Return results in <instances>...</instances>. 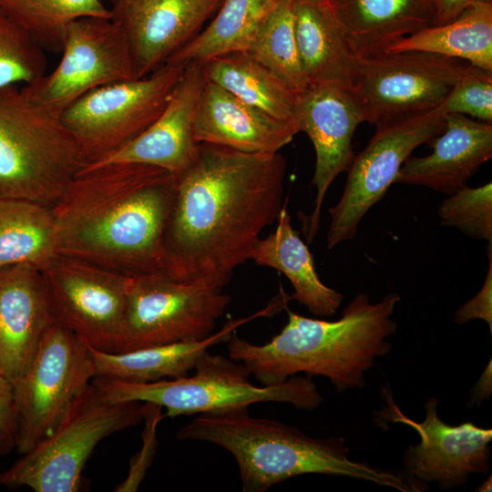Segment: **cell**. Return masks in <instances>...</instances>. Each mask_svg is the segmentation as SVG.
Returning a JSON list of instances; mask_svg holds the SVG:
<instances>
[{
    "instance_id": "1",
    "label": "cell",
    "mask_w": 492,
    "mask_h": 492,
    "mask_svg": "<svg viewBox=\"0 0 492 492\" xmlns=\"http://www.w3.org/2000/svg\"><path fill=\"white\" fill-rule=\"evenodd\" d=\"M285 170L280 152L200 143L194 164L177 178L163 272L222 291L251 259L263 229L277 220Z\"/></svg>"
},
{
    "instance_id": "2",
    "label": "cell",
    "mask_w": 492,
    "mask_h": 492,
    "mask_svg": "<svg viewBox=\"0 0 492 492\" xmlns=\"http://www.w3.org/2000/svg\"><path fill=\"white\" fill-rule=\"evenodd\" d=\"M176 186L150 165L86 166L52 206L56 253L128 277L163 272Z\"/></svg>"
},
{
    "instance_id": "3",
    "label": "cell",
    "mask_w": 492,
    "mask_h": 492,
    "mask_svg": "<svg viewBox=\"0 0 492 492\" xmlns=\"http://www.w3.org/2000/svg\"><path fill=\"white\" fill-rule=\"evenodd\" d=\"M401 297L395 292L372 303L357 293L335 321L302 316L287 309L282 331L263 344L252 343L234 331L228 356L243 364L263 385L282 383L299 373L329 379L337 393L363 388L365 374L392 348L389 338Z\"/></svg>"
},
{
    "instance_id": "4",
    "label": "cell",
    "mask_w": 492,
    "mask_h": 492,
    "mask_svg": "<svg viewBox=\"0 0 492 492\" xmlns=\"http://www.w3.org/2000/svg\"><path fill=\"white\" fill-rule=\"evenodd\" d=\"M177 438L226 449L237 463L244 492H264L307 474L346 477L410 492L400 475L352 460L343 437H313L283 422L254 417L249 406L199 414L178 431Z\"/></svg>"
},
{
    "instance_id": "5",
    "label": "cell",
    "mask_w": 492,
    "mask_h": 492,
    "mask_svg": "<svg viewBox=\"0 0 492 492\" xmlns=\"http://www.w3.org/2000/svg\"><path fill=\"white\" fill-rule=\"evenodd\" d=\"M87 165L60 116L0 87V197L51 207Z\"/></svg>"
},
{
    "instance_id": "6",
    "label": "cell",
    "mask_w": 492,
    "mask_h": 492,
    "mask_svg": "<svg viewBox=\"0 0 492 492\" xmlns=\"http://www.w3.org/2000/svg\"><path fill=\"white\" fill-rule=\"evenodd\" d=\"M193 370L191 376L149 383L102 376H95L92 382L110 402L151 403L165 408L164 416L171 418L266 402L312 411L323 401L311 376L295 374L282 383L258 386L250 381L251 372L243 364L209 351Z\"/></svg>"
},
{
    "instance_id": "7",
    "label": "cell",
    "mask_w": 492,
    "mask_h": 492,
    "mask_svg": "<svg viewBox=\"0 0 492 492\" xmlns=\"http://www.w3.org/2000/svg\"><path fill=\"white\" fill-rule=\"evenodd\" d=\"M140 402H110L91 382L60 423L9 468L0 486L36 492H75L98 443L143 421Z\"/></svg>"
},
{
    "instance_id": "8",
    "label": "cell",
    "mask_w": 492,
    "mask_h": 492,
    "mask_svg": "<svg viewBox=\"0 0 492 492\" xmlns=\"http://www.w3.org/2000/svg\"><path fill=\"white\" fill-rule=\"evenodd\" d=\"M185 67L166 64L149 76L95 88L60 114L87 165L122 147L159 118Z\"/></svg>"
},
{
    "instance_id": "9",
    "label": "cell",
    "mask_w": 492,
    "mask_h": 492,
    "mask_svg": "<svg viewBox=\"0 0 492 492\" xmlns=\"http://www.w3.org/2000/svg\"><path fill=\"white\" fill-rule=\"evenodd\" d=\"M96 374L90 347L56 320L13 384L19 454L29 451L60 423Z\"/></svg>"
},
{
    "instance_id": "10",
    "label": "cell",
    "mask_w": 492,
    "mask_h": 492,
    "mask_svg": "<svg viewBox=\"0 0 492 492\" xmlns=\"http://www.w3.org/2000/svg\"><path fill=\"white\" fill-rule=\"evenodd\" d=\"M468 63L422 51L357 58L351 88L364 121L384 126L440 107Z\"/></svg>"
},
{
    "instance_id": "11",
    "label": "cell",
    "mask_w": 492,
    "mask_h": 492,
    "mask_svg": "<svg viewBox=\"0 0 492 492\" xmlns=\"http://www.w3.org/2000/svg\"><path fill=\"white\" fill-rule=\"evenodd\" d=\"M231 298L163 272L130 277L116 353L210 336Z\"/></svg>"
},
{
    "instance_id": "12",
    "label": "cell",
    "mask_w": 492,
    "mask_h": 492,
    "mask_svg": "<svg viewBox=\"0 0 492 492\" xmlns=\"http://www.w3.org/2000/svg\"><path fill=\"white\" fill-rule=\"evenodd\" d=\"M446 116L442 104L428 112L376 128L366 147L354 155L342 196L329 209V250L354 239L361 220L385 196L412 152L443 132Z\"/></svg>"
},
{
    "instance_id": "13",
    "label": "cell",
    "mask_w": 492,
    "mask_h": 492,
    "mask_svg": "<svg viewBox=\"0 0 492 492\" xmlns=\"http://www.w3.org/2000/svg\"><path fill=\"white\" fill-rule=\"evenodd\" d=\"M56 67L21 87L30 100L60 114L89 91L137 78L127 40L111 18L85 16L66 28Z\"/></svg>"
},
{
    "instance_id": "14",
    "label": "cell",
    "mask_w": 492,
    "mask_h": 492,
    "mask_svg": "<svg viewBox=\"0 0 492 492\" xmlns=\"http://www.w3.org/2000/svg\"><path fill=\"white\" fill-rule=\"evenodd\" d=\"M41 272L56 319L89 347L116 353L130 277L57 253Z\"/></svg>"
},
{
    "instance_id": "15",
    "label": "cell",
    "mask_w": 492,
    "mask_h": 492,
    "mask_svg": "<svg viewBox=\"0 0 492 492\" xmlns=\"http://www.w3.org/2000/svg\"><path fill=\"white\" fill-rule=\"evenodd\" d=\"M388 404L385 416L390 421L412 427L419 436L416 446L410 445L403 456L401 476L409 491H423L427 484L451 489L467 483L471 474L489 471L492 429L472 422L450 425L437 413L438 399L429 397L425 403V417L417 422L404 415L384 391Z\"/></svg>"
},
{
    "instance_id": "16",
    "label": "cell",
    "mask_w": 492,
    "mask_h": 492,
    "mask_svg": "<svg viewBox=\"0 0 492 492\" xmlns=\"http://www.w3.org/2000/svg\"><path fill=\"white\" fill-rule=\"evenodd\" d=\"M362 122H364V115L351 87L335 84L312 85L297 96L295 123L299 132L310 138L316 156L312 180L316 195L313 211L302 221V231L309 243L318 231L322 206L329 187L353 162V138Z\"/></svg>"
},
{
    "instance_id": "17",
    "label": "cell",
    "mask_w": 492,
    "mask_h": 492,
    "mask_svg": "<svg viewBox=\"0 0 492 492\" xmlns=\"http://www.w3.org/2000/svg\"><path fill=\"white\" fill-rule=\"evenodd\" d=\"M136 77L150 75L190 42L223 0H108Z\"/></svg>"
},
{
    "instance_id": "18",
    "label": "cell",
    "mask_w": 492,
    "mask_h": 492,
    "mask_svg": "<svg viewBox=\"0 0 492 492\" xmlns=\"http://www.w3.org/2000/svg\"><path fill=\"white\" fill-rule=\"evenodd\" d=\"M205 81L200 62L187 64L159 118L138 136L87 166L138 163L163 169L176 179L182 175L194 164L200 151L195 118Z\"/></svg>"
},
{
    "instance_id": "19",
    "label": "cell",
    "mask_w": 492,
    "mask_h": 492,
    "mask_svg": "<svg viewBox=\"0 0 492 492\" xmlns=\"http://www.w3.org/2000/svg\"><path fill=\"white\" fill-rule=\"evenodd\" d=\"M41 270L31 264L0 269V375L14 384L25 373L56 321Z\"/></svg>"
},
{
    "instance_id": "20",
    "label": "cell",
    "mask_w": 492,
    "mask_h": 492,
    "mask_svg": "<svg viewBox=\"0 0 492 492\" xmlns=\"http://www.w3.org/2000/svg\"><path fill=\"white\" fill-rule=\"evenodd\" d=\"M433 151L410 156L395 177V183L417 185L450 195L492 158V124L447 113L443 132L435 138Z\"/></svg>"
},
{
    "instance_id": "21",
    "label": "cell",
    "mask_w": 492,
    "mask_h": 492,
    "mask_svg": "<svg viewBox=\"0 0 492 492\" xmlns=\"http://www.w3.org/2000/svg\"><path fill=\"white\" fill-rule=\"evenodd\" d=\"M299 132L294 124L277 119L205 81L195 118V137L247 153H275Z\"/></svg>"
},
{
    "instance_id": "22",
    "label": "cell",
    "mask_w": 492,
    "mask_h": 492,
    "mask_svg": "<svg viewBox=\"0 0 492 492\" xmlns=\"http://www.w3.org/2000/svg\"><path fill=\"white\" fill-rule=\"evenodd\" d=\"M357 58L386 52L396 41L434 26L429 0H327Z\"/></svg>"
},
{
    "instance_id": "23",
    "label": "cell",
    "mask_w": 492,
    "mask_h": 492,
    "mask_svg": "<svg viewBox=\"0 0 492 492\" xmlns=\"http://www.w3.org/2000/svg\"><path fill=\"white\" fill-rule=\"evenodd\" d=\"M269 313H273L271 304L249 317L229 320L217 333L200 341L178 342L121 353L101 352L90 347L97 368L96 376L130 383L186 376L211 346L227 343L239 326Z\"/></svg>"
},
{
    "instance_id": "24",
    "label": "cell",
    "mask_w": 492,
    "mask_h": 492,
    "mask_svg": "<svg viewBox=\"0 0 492 492\" xmlns=\"http://www.w3.org/2000/svg\"><path fill=\"white\" fill-rule=\"evenodd\" d=\"M294 33L301 66L309 86L351 87L357 57L327 0H293Z\"/></svg>"
},
{
    "instance_id": "25",
    "label": "cell",
    "mask_w": 492,
    "mask_h": 492,
    "mask_svg": "<svg viewBox=\"0 0 492 492\" xmlns=\"http://www.w3.org/2000/svg\"><path fill=\"white\" fill-rule=\"evenodd\" d=\"M276 221V229L258 241L251 259L256 264L275 269L287 277L293 287L291 301H297L314 315L333 316L343 295L321 281L313 256L292 228L285 205Z\"/></svg>"
},
{
    "instance_id": "26",
    "label": "cell",
    "mask_w": 492,
    "mask_h": 492,
    "mask_svg": "<svg viewBox=\"0 0 492 492\" xmlns=\"http://www.w3.org/2000/svg\"><path fill=\"white\" fill-rule=\"evenodd\" d=\"M200 63L207 81L270 116L296 126L298 94L248 53H230Z\"/></svg>"
},
{
    "instance_id": "27",
    "label": "cell",
    "mask_w": 492,
    "mask_h": 492,
    "mask_svg": "<svg viewBox=\"0 0 492 492\" xmlns=\"http://www.w3.org/2000/svg\"><path fill=\"white\" fill-rule=\"evenodd\" d=\"M422 51L492 71V3L475 4L455 20L401 38L386 52Z\"/></svg>"
},
{
    "instance_id": "28",
    "label": "cell",
    "mask_w": 492,
    "mask_h": 492,
    "mask_svg": "<svg viewBox=\"0 0 492 492\" xmlns=\"http://www.w3.org/2000/svg\"><path fill=\"white\" fill-rule=\"evenodd\" d=\"M277 0H223L214 18L167 64L184 65L247 52Z\"/></svg>"
},
{
    "instance_id": "29",
    "label": "cell",
    "mask_w": 492,
    "mask_h": 492,
    "mask_svg": "<svg viewBox=\"0 0 492 492\" xmlns=\"http://www.w3.org/2000/svg\"><path fill=\"white\" fill-rule=\"evenodd\" d=\"M56 253L52 208L0 197V269L31 264L41 270Z\"/></svg>"
},
{
    "instance_id": "30",
    "label": "cell",
    "mask_w": 492,
    "mask_h": 492,
    "mask_svg": "<svg viewBox=\"0 0 492 492\" xmlns=\"http://www.w3.org/2000/svg\"><path fill=\"white\" fill-rule=\"evenodd\" d=\"M0 10L45 51L56 53L71 22L85 16L111 17L102 0H0Z\"/></svg>"
},
{
    "instance_id": "31",
    "label": "cell",
    "mask_w": 492,
    "mask_h": 492,
    "mask_svg": "<svg viewBox=\"0 0 492 492\" xmlns=\"http://www.w3.org/2000/svg\"><path fill=\"white\" fill-rule=\"evenodd\" d=\"M292 2L277 0L246 53L300 94L309 85L302 72L296 44Z\"/></svg>"
},
{
    "instance_id": "32",
    "label": "cell",
    "mask_w": 492,
    "mask_h": 492,
    "mask_svg": "<svg viewBox=\"0 0 492 492\" xmlns=\"http://www.w3.org/2000/svg\"><path fill=\"white\" fill-rule=\"evenodd\" d=\"M46 73L45 50L0 10V87L25 86Z\"/></svg>"
},
{
    "instance_id": "33",
    "label": "cell",
    "mask_w": 492,
    "mask_h": 492,
    "mask_svg": "<svg viewBox=\"0 0 492 492\" xmlns=\"http://www.w3.org/2000/svg\"><path fill=\"white\" fill-rule=\"evenodd\" d=\"M437 214L442 225L459 230L475 240L492 243V183L465 186L446 195Z\"/></svg>"
},
{
    "instance_id": "34",
    "label": "cell",
    "mask_w": 492,
    "mask_h": 492,
    "mask_svg": "<svg viewBox=\"0 0 492 492\" xmlns=\"http://www.w3.org/2000/svg\"><path fill=\"white\" fill-rule=\"evenodd\" d=\"M445 112L492 122V71L468 64L445 102Z\"/></svg>"
},
{
    "instance_id": "35",
    "label": "cell",
    "mask_w": 492,
    "mask_h": 492,
    "mask_svg": "<svg viewBox=\"0 0 492 492\" xmlns=\"http://www.w3.org/2000/svg\"><path fill=\"white\" fill-rule=\"evenodd\" d=\"M143 421L146 424L143 433V446L131 461L127 478L116 487L115 491L117 492L138 490L155 453L156 427L159 421L164 416L161 415L162 407L151 403H143Z\"/></svg>"
},
{
    "instance_id": "36",
    "label": "cell",
    "mask_w": 492,
    "mask_h": 492,
    "mask_svg": "<svg viewBox=\"0 0 492 492\" xmlns=\"http://www.w3.org/2000/svg\"><path fill=\"white\" fill-rule=\"evenodd\" d=\"M488 267L479 292L460 306L455 313V323L463 324L471 320L485 321L492 333V243L487 244Z\"/></svg>"
},
{
    "instance_id": "37",
    "label": "cell",
    "mask_w": 492,
    "mask_h": 492,
    "mask_svg": "<svg viewBox=\"0 0 492 492\" xmlns=\"http://www.w3.org/2000/svg\"><path fill=\"white\" fill-rule=\"evenodd\" d=\"M17 410L13 384L0 375V456L15 448Z\"/></svg>"
},
{
    "instance_id": "38",
    "label": "cell",
    "mask_w": 492,
    "mask_h": 492,
    "mask_svg": "<svg viewBox=\"0 0 492 492\" xmlns=\"http://www.w3.org/2000/svg\"><path fill=\"white\" fill-rule=\"evenodd\" d=\"M429 2L434 15V26H440L452 22L472 5L492 3V0H429Z\"/></svg>"
},
{
    "instance_id": "39",
    "label": "cell",
    "mask_w": 492,
    "mask_h": 492,
    "mask_svg": "<svg viewBox=\"0 0 492 492\" xmlns=\"http://www.w3.org/2000/svg\"><path fill=\"white\" fill-rule=\"evenodd\" d=\"M491 488H492V481H491V475H490L489 477L481 486L478 487V489H477V491L487 492V491H491Z\"/></svg>"
}]
</instances>
